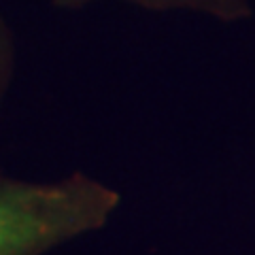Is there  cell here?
<instances>
[{
  "instance_id": "1",
  "label": "cell",
  "mask_w": 255,
  "mask_h": 255,
  "mask_svg": "<svg viewBox=\"0 0 255 255\" xmlns=\"http://www.w3.org/2000/svg\"><path fill=\"white\" fill-rule=\"evenodd\" d=\"M115 209V191L85 177L51 185L0 181V255H38L100 228Z\"/></svg>"
},
{
  "instance_id": "2",
  "label": "cell",
  "mask_w": 255,
  "mask_h": 255,
  "mask_svg": "<svg viewBox=\"0 0 255 255\" xmlns=\"http://www.w3.org/2000/svg\"><path fill=\"white\" fill-rule=\"evenodd\" d=\"M62 6H81L92 0H55ZM124 2H132L138 6H147V9H189V11H202L209 15H217V17H234L241 11L238 0H124Z\"/></svg>"
}]
</instances>
